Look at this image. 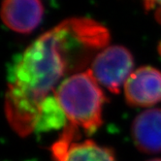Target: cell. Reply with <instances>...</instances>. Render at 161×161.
Listing matches in <instances>:
<instances>
[{
	"label": "cell",
	"mask_w": 161,
	"mask_h": 161,
	"mask_svg": "<svg viewBox=\"0 0 161 161\" xmlns=\"http://www.w3.org/2000/svg\"><path fill=\"white\" fill-rule=\"evenodd\" d=\"M149 161H161V159L157 158V159H153V160H149Z\"/></svg>",
	"instance_id": "30bf717a"
},
{
	"label": "cell",
	"mask_w": 161,
	"mask_h": 161,
	"mask_svg": "<svg viewBox=\"0 0 161 161\" xmlns=\"http://www.w3.org/2000/svg\"><path fill=\"white\" fill-rule=\"evenodd\" d=\"M44 8L40 0H3L1 18L5 25L18 33L35 30L43 19Z\"/></svg>",
	"instance_id": "8992f818"
},
{
	"label": "cell",
	"mask_w": 161,
	"mask_h": 161,
	"mask_svg": "<svg viewBox=\"0 0 161 161\" xmlns=\"http://www.w3.org/2000/svg\"><path fill=\"white\" fill-rule=\"evenodd\" d=\"M79 131L69 124L65 126L61 136L51 147L53 161H116L110 148L91 140L77 141Z\"/></svg>",
	"instance_id": "277c9868"
},
{
	"label": "cell",
	"mask_w": 161,
	"mask_h": 161,
	"mask_svg": "<svg viewBox=\"0 0 161 161\" xmlns=\"http://www.w3.org/2000/svg\"><path fill=\"white\" fill-rule=\"evenodd\" d=\"M134 59L122 46H110L95 56L89 71L95 80L113 93H118L132 73Z\"/></svg>",
	"instance_id": "3957f363"
},
{
	"label": "cell",
	"mask_w": 161,
	"mask_h": 161,
	"mask_svg": "<svg viewBox=\"0 0 161 161\" xmlns=\"http://www.w3.org/2000/svg\"><path fill=\"white\" fill-rule=\"evenodd\" d=\"M132 138L139 151L145 153H161V109L140 114L132 124Z\"/></svg>",
	"instance_id": "52a82bcc"
},
{
	"label": "cell",
	"mask_w": 161,
	"mask_h": 161,
	"mask_svg": "<svg viewBox=\"0 0 161 161\" xmlns=\"http://www.w3.org/2000/svg\"><path fill=\"white\" fill-rule=\"evenodd\" d=\"M147 11L153 12L156 19L161 22V0H143Z\"/></svg>",
	"instance_id": "9c48e42d"
},
{
	"label": "cell",
	"mask_w": 161,
	"mask_h": 161,
	"mask_svg": "<svg viewBox=\"0 0 161 161\" xmlns=\"http://www.w3.org/2000/svg\"><path fill=\"white\" fill-rule=\"evenodd\" d=\"M124 94L134 107H149L161 102V72L152 66L136 69L124 84Z\"/></svg>",
	"instance_id": "5b68a950"
},
{
	"label": "cell",
	"mask_w": 161,
	"mask_h": 161,
	"mask_svg": "<svg viewBox=\"0 0 161 161\" xmlns=\"http://www.w3.org/2000/svg\"><path fill=\"white\" fill-rule=\"evenodd\" d=\"M89 70L64 79L54 91L68 124L92 134L102 125L106 96Z\"/></svg>",
	"instance_id": "7a4b0ae2"
},
{
	"label": "cell",
	"mask_w": 161,
	"mask_h": 161,
	"mask_svg": "<svg viewBox=\"0 0 161 161\" xmlns=\"http://www.w3.org/2000/svg\"><path fill=\"white\" fill-rule=\"evenodd\" d=\"M109 30L87 18H71L45 32L21 53L10 73L6 114L21 136L35 131L44 100L65 74L107 48Z\"/></svg>",
	"instance_id": "6da1fadb"
},
{
	"label": "cell",
	"mask_w": 161,
	"mask_h": 161,
	"mask_svg": "<svg viewBox=\"0 0 161 161\" xmlns=\"http://www.w3.org/2000/svg\"><path fill=\"white\" fill-rule=\"evenodd\" d=\"M66 119L65 114L53 93L46 98L42 103L35 131L43 132L61 128L65 125Z\"/></svg>",
	"instance_id": "ba28073f"
}]
</instances>
